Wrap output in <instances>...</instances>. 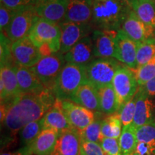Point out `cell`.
Instances as JSON below:
<instances>
[{
  "label": "cell",
  "mask_w": 155,
  "mask_h": 155,
  "mask_svg": "<svg viewBox=\"0 0 155 155\" xmlns=\"http://www.w3.org/2000/svg\"><path fill=\"white\" fill-rule=\"evenodd\" d=\"M139 86H144L155 76V55L148 63L134 70Z\"/></svg>",
  "instance_id": "33"
},
{
  "label": "cell",
  "mask_w": 155,
  "mask_h": 155,
  "mask_svg": "<svg viewBox=\"0 0 155 155\" xmlns=\"http://www.w3.org/2000/svg\"><path fill=\"white\" fill-rule=\"evenodd\" d=\"M66 63L86 66L96 58L92 36L85 37L63 55Z\"/></svg>",
  "instance_id": "17"
},
{
  "label": "cell",
  "mask_w": 155,
  "mask_h": 155,
  "mask_svg": "<svg viewBox=\"0 0 155 155\" xmlns=\"http://www.w3.org/2000/svg\"><path fill=\"white\" fill-rule=\"evenodd\" d=\"M65 63L66 62L63 55L58 52L42 57L40 61L32 68L43 86L53 91L56 80Z\"/></svg>",
  "instance_id": "7"
},
{
  "label": "cell",
  "mask_w": 155,
  "mask_h": 155,
  "mask_svg": "<svg viewBox=\"0 0 155 155\" xmlns=\"http://www.w3.org/2000/svg\"><path fill=\"white\" fill-rule=\"evenodd\" d=\"M116 58H96L86 65L88 82L97 90L112 84L114 77L121 63Z\"/></svg>",
  "instance_id": "4"
},
{
  "label": "cell",
  "mask_w": 155,
  "mask_h": 155,
  "mask_svg": "<svg viewBox=\"0 0 155 155\" xmlns=\"http://www.w3.org/2000/svg\"><path fill=\"white\" fill-rule=\"evenodd\" d=\"M60 27L61 36L59 53L63 55H65L85 37L91 35L94 30L91 23L63 22L60 24Z\"/></svg>",
  "instance_id": "9"
},
{
  "label": "cell",
  "mask_w": 155,
  "mask_h": 155,
  "mask_svg": "<svg viewBox=\"0 0 155 155\" xmlns=\"http://www.w3.org/2000/svg\"><path fill=\"white\" fill-rule=\"evenodd\" d=\"M81 147L84 150L86 155H106L101 145L98 143L81 139Z\"/></svg>",
  "instance_id": "38"
},
{
  "label": "cell",
  "mask_w": 155,
  "mask_h": 155,
  "mask_svg": "<svg viewBox=\"0 0 155 155\" xmlns=\"http://www.w3.org/2000/svg\"><path fill=\"white\" fill-rule=\"evenodd\" d=\"M45 129H53L60 133L72 128L63 111L61 100L56 98L53 106L43 116Z\"/></svg>",
  "instance_id": "24"
},
{
  "label": "cell",
  "mask_w": 155,
  "mask_h": 155,
  "mask_svg": "<svg viewBox=\"0 0 155 155\" xmlns=\"http://www.w3.org/2000/svg\"><path fill=\"white\" fill-rule=\"evenodd\" d=\"M15 70L21 94H36L46 88L32 67H23L16 65Z\"/></svg>",
  "instance_id": "20"
},
{
  "label": "cell",
  "mask_w": 155,
  "mask_h": 155,
  "mask_svg": "<svg viewBox=\"0 0 155 155\" xmlns=\"http://www.w3.org/2000/svg\"><path fill=\"white\" fill-rule=\"evenodd\" d=\"M62 108L71 127L82 131L94 121L93 111L70 99L61 100Z\"/></svg>",
  "instance_id": "12"
},
{
  "label": "cell",
  "mask_w": 155,
  "mask_h": 155,
  "mask_svg": "<svg viewBox=\"0 0 155 155\" xmlns=\"http://www.w3.org/2000/svg\"><path fill=\"white\" fill-rule=\"evenodd\" d=\"M133 155H140V154H137V153H134Z\"/></svg>",
  "instance_id": "45"
},
{
  "label": "cell",
  "mask_w": 155,
  "mask_h": 155,
  "mask_svg": "<svg viewBox=\"0 0 155 155\" xmlns=\"http://www.w3.org/2000/svg\"><path fill=\"white\" fill-rule=\"evenodd\" d=\"M12 55L16 65L28 68L35 66L42 58L39 48L29 36L12 42Z\"/></svg>",
  "instance_id": "10"
},
{
  "label": "cell",
  "mask_w": 155,
  "mask_h": 155,
  "mask_svg": "<svg viewBox=\"0 0 155 155\" xmlns=\"http://www.w3.org/2000/svg\"><path fill=\"white\" fill-rule=\"evenodd\" d=\"M131 10L123 0H94L91 24L94 29L118 31Z\"/></svg>",
  "instance_id": "2"
},
{
  "label": "cell",
  "mask_w": 155,
  "mask_h": 155,
  "mask_svg": "<svg viewBox=\"0 0 155 155\" xmlns=\"http://www.w3.org/2000/svg\"><path fill=\"white\" fill-rule=\"evenodd\" d=\"M101 145L106 155H121L119 139L104 137Z\"/></svg>",
  "instance_id": "36"
},
{
  "label": "cell",
  "mask_w": 155,
  "mask_h": 155,
  "mask_svg": "<svg viewBox=\"0 0 155 155\" xmlns=\"http://www.w3.org/2000/svg\"><path fill=\"white\" fill-rule=\"evenodd\" d=\"M134 153L140 155H154L152 149L150 145L144 142H138Z\"/></svg>",
  "instance_id": "40"
},
{
  "label": "cell",
  "mask_w": 155,
  "mask_h": 155,
  "mask_svg": "<svg viewBox=\"0 0 155 155\" xmlns=\"http://www.w3.org/2000/svg\"><path fill=\"white\" fill-rule=\"evenodd\" d=\"M132 11L141 21L155 28V2L152 0H136Z\"/></svg>",
  "instance_id": "25"
},
{
  "label": "cell",
  "mask_w": 155,
  "mask_h": 155,
  "mask_svg": "<svg viewBox=\"0 0 155 155\" xmlns=\"http://www.w3.org/2000/svg\"><path fill=\"white\" fill-rule=\"evenodd\" d=\"M53 91L45 88L36 94H21L13 101L2 127L8 133L7 138L14 137L30 122L43 117L56 101Z\"/></svg>",
  "instance_id": "1"
},
{
  "label": "cell",
  "mask_w": 155,
  "mask_h": 155,
  "mask_svg": "<svg viewBox=\"0 0 155 155\" xmlns=\"http://www.w3.org/2000/svg\"><path fill=\"white\" fill-rule=\"evenodd\" d=\"M122 124L119 114L110 115L103 119L101 132L104 137L119 139L121 134Z\"/></svg>",
  "instance_id": "29"
},
{
  "label": "cell",
  "mask_w": 155,
  "mask_h": 155,
  "mask_svg": "<svg viewBox=\"0 0 155 155\" xmlns=\"http://www.w3.org/2000/svg\"><path fill=\"white\" fill-rule=\"evenodd\" d=\"M28 36L38 48L43 44H48L53 53L60 51L61 30L59 24L39 18Z\"/></svg>",
  "instance_id": "6"
},
{
  "label": "cell",
  "mask_w": 155,
  "mask_h": 155,
  "mask_svg": "<svg viewBox=\"0 0 155 155\" xmlns=\"http://www.w3.org/2000/svg\"><path fill=\"white\" fill-rule=\"evenodd\" d=\"M98 91L99 95L101 111L104 114L111 115L119 111V106L112 84L98 89Z\"/></svg>",
  "instance_id": "26"
},
{
  "label": "cell",
  "mask_w": 155,
  "mask_h": 155,
  "mask_svg": "<svg viewBox=\"0 0 155 155\" xmlns=\"http://www.w3.org/2000/svg\"><path fill=\"white\" fill-rule=\"evenodd\" d=\"M39 18L34 5L19 9L13 17L5 33L12 42L17 41L29 35Z\"/></svg>",
  "instance_id": "8"
},
{
  "label": "cell",
  "mask_w": 155,
  "mask_h": 155,
  "mask_svg": "<svg viewBox=\"0 0 155 155\" xmlns=\"http://www.w3.org/2000/svg\"><path fill=\"white\" fill-rule=\"evenodd\" d=\"M94 0H69L64 22L91 23Z\"/></svg>",
  "instance_id": "22"
},
{
  "label": "cell",
  "mask_w": 155,
  "mask_h": 155,
  "mask_svg": "<svg viewBox=\"0 0 155 155\" xmlns=\"http://www.w3.org/2000/svg\"><path fill=\"white\" fill-rule=\"evenodd\" d=\"M70 100L91 111H101L98 91L89 82L80 86Z\"/></svg>",
  "instance_id": "23"
},
{
  "label": "cell",
  "mask_w": 155,
  "mask_h": 155,
  "mask_svg": "<svg viewBox=\"0 0 155 155\" xmlns=\"http://www.w3.org/2000/svg\"><path fill=\"white\" fill-rule=\"evenodd\" d=\"M81 149L80 131L72 127L60 133L52 155H81Z\"/></svg>",
  "instance_id": "19"
},
{
  "label": "cell",
  "mask_w": 155,
  "mask_h": 155,
  "mask_svg": "<svg viewBox=\"0 0 155 155\" xmlns=\"http://www.w3.org/2000/svg\"><path fill=\"white\" fill-rule=\"evenodd\" d=\"M138 142H144L150 145L155 154V120L136 129Z\"/></svg>",
  "instance_id": "30"
},
{
  "label": "cell",
  "mask_w": 155,
  "mask_h": 155,
  "mask_svg": "<svg viewBox=\"0 0 155 155\" xmlns=\"http://www.w3.org/2000/svg\"><path fill=\"white\" fill-rule=\"evenodd\" d=\"M1 155H32V153H31L30 145H29V146L22 147L20 150L15 151V152H5Z\"/></svg>",
  "instance_id": "42"
},
{
  "label": "cell",
  "mask_w": 155,
  "mask_h": 155,
  "mask_svg": "<svg viewBox=\"0 0 155 155\" xmlns=\"http://www.w3.org/2000/svg\"><path fill=\"white\" fill-rule=\"evenodd\" d=\"M141 87L147 95L155 97V76Z\"/></svg>",
  "instance_id": "41"
},
{
  "label": "cell",
  "mask_w": 155,
  "mask_h": 155,
  "mask_svg": "<svg viewBox=\"0 0 155 155\" xmlns=\"http://www.w3.org/2000/svg\"><path fill=\"white\" fill-rule=\"evenodd\" d=\"M136 101H137V97L135 95L119 110L120 119H121L123 127H126L132 124L135 114Z\"/></svg>",
  "instance_id": "35"
},
{
  "label": "cell",
  "mask_w": 155,
  "mask_h": 155,
  "mask_svg": "<svg viewBox=\"0 0 155 155\" xmlns=\"http://www.w3.org/2000/svg\"><path fill=\"white\" fill-rule=\"evenodd\" d=\"M18 10L11 9L0 3V30L1 32H5L10 24L13 17Z\"/></svg>",
  "instance_id": "37"
},
{
  "label": "cell",
  "mask_w": 155,
  "mask_h": 155,
  "mask_svg": "<svg viewBox=\"0 0 155 155\" xmlns=\"http://www.w3.org/2000/svg\"><path fill=\"white\" fill-rule=\"evenodd\" d=\"M152 1L154 2H155V0H152Z\"/></svg>",
  "instance_id": "46"
},
{
  "label": "cell",
  "mask_w": 155,
  "mask_h": 155,
  "mask_svg": "<svg viewBox=\"0 0 155 155\" xmlns=\"http://www.w3.org/2000/svg\"><path fill=\"white\" fill-rule=\"evenodd\" d=\"M120 30L137 43L155 41V28L141 21L132 10L126 17Z\"/></svg>",
  "instance_id": "11"
},
{
  "label": "cell",
  "mask_w": 155,
  "mask_h": 155,
  "mask_svg": "<svg viewBox=\"0 0 155 155\" xmlns=\"http://www.w3.org/2000/svg\"><path fill=\"white\" fill-rule=\"evenodd\" d=\"M12 42L8 38L5 32L0 34V61L1 65L6 64L15 63L12 55Z\"/></svg>",
  "instance_id": "34"
},
{
  "label": "cell",
  "mask_w": 155,
  "mask_h": 155,
  "mask_svg": "<svg viewBox=\"0 0 155 155\" xmlns=\"http://www.w3.org/2000/svg\"><path fill=\"white\" fill-rule=\"evenodd\" d=\"M45 129L44 119L36 120L29 123L19 131V136L22 147L29 146Z\"/></svg>",
  "instance_id": "28"
},
{
  "label": "cell",
  "mask_w": 155,
  "mask_h": 155,
  "mask_svg": "<svg viewBox=\"0 0 155 155\" xmlns=\"http://www.w3.org/2000/svg\"><path fill=\"white\" fill-rule=\"evenodd\" d=\"M60 132L53 129H45L30 145L32 155H52L59 138Z\"/></svg>",
  "instance_id": "21"
},
{
  "label": "cell",
  "mask_w": 155,
  "mask_h": 155,
  "mask_svg": "<svg viewBox=\"0 0 155 155\" xmlns=\"http://www.w3.org/2000/svg\"><path fill=\"white\" fill-rule=\"evenodd\" d=\"M81 155H86V154L84 152V150H83L82 148L81 149Z\"/></svg>",
  "instance_id": "44"
},
{
  "label": "cell",
  "mask_w": 155,
  "mask_h": 155,
  "mask_svg": "<svg viewBox=\"0 0 155 155\" xmlns=\"http://www.w3.org/2000/svg\"><path fill=\"white\" fill-rule=\"evenodd\" d=\"M118 31L94 29L91 36L96 58H116Z\"/></svg>",
  "instance_id": "15"
},
{
  "label": "cell",
  "mask_w": 155,
  "mask_h": 155,
  "mask_svg": "<svg viewBox=\"0 0 155 155\" xmlns=\"http://www.w3.org/2000/svg\"><path fill=\"white\" fill-rule=\"evenodd\" d=\"M88 82L86 66L66 63L56 80L53 92L58 99H71L80 86Z\"/></svg>",
  "instance_id": "3"
},
{
  "label": "cell",
  "mask_w": 155,
  "mask_h": 155,
  "mask_svg": "<svg viewBox=\"0 0 155 155\" xmlns=\"http://www.w3.org/2000/svg\"><path fill=\"white\" fill-rule=\"evenodd\" d=\"M16 64L1 65L0 70V96L1 104L10 106L15 98L21 94L17 82Z\"/></svg>",
  "instance_id": "13"
},
{
  "label": "cell",
  "mask_w": 155,
  "mask_h": 155,
  "mask_svg": "<svg viewBox=\"0 0 155 155\" xmlns=\"http://www.w3.org/2000/svg\"><path fill=\"white\" fill-rule=\"evenodd\" d=\"M139 43L129 38L121 30H119L116 36V56L118 60L130 68H137V53Z\"/></svg>",
  "instance_id": "16"
},
{
  "label": "cell",
  "mask_w": 155,
  "mask_h": 155,
  "mask_svg": "<svg viewBox=\"0 0 155 155\" xmlns=\"http://www.w3.org/2000/svg\"><path fill=\"white\" fill-rule=\"evenodd\" d=\"M123 1L124 2L127 4V5L129 6L131 9H132V6L134 5V3L135 2L136 0H123Z\"/></svg>",
  "instance_id": "43"
},
{
  "label": "cell",
  "mask_w": 155,
  "mask_h": 155,
  "mask_svg": "<svg viewBox=\"0 0 155 155\" xmlns=\"http://www.w3.org/2000/svg\"><path fill=\"white\" fill-rule=\"evenodd\" d=\"M137 143L136 128L132 124L123 127L119 137L121 155H132L135 152Z\"/></svg>",
  "instance_id": "27"
},
{
  "label": "cell",
  "mask_w": 155,
  "mask_h": 155,
  "mask_svg": "<svg viewBox=\"0 0 155 155\" xmlns=\"http://www.w3.org/2000/svg\"><path fill=\"white\" fill-rule=\"evenodd\" d=\"M69 0H35V9L40 18L56 24L64 22Z\"/></svg>",
  "instance_id": "14"
},
{
  "label": "cell",
  "mask_w": 155,
  "mask_h": 155,
  "mask_svg": "<svg viewBox=\"0 0 155 155\" xmlns=\"http://www.w3.org/2000/svg\"><path fill=\"white\" fill-rule=\"evenodd\" d=\"M136 110L132 124L136 129L153 121L154 119V104L150 96L147 95L142 87L139 86L136 94Z\"/></svg>",
  "instance_id": "18"
},
{
  "label": "cell",
  "mask_w": 155,
  "mask_h": 155,
  "mask_svg": "<svg viewBox=\"0 0 155 155\" xmlns=\"http://www.w3.org/2000/svg\"><path fill=\"white\" fill-rule=\"evenodd\" d=\"M155 55V41L139 43L137 53V68L148 63Z\"/></svg>",
  "instance_id": "32"
},
{
  "label": "cell",
  "mask_w": 155,
  "mask_h": 155,
  "mask_svg": "<svg viewBox=\"0 0 155 155\" xmlns=\"http://www.w3.org/2000/svg\"><path fill=\"white\" fill-rule=\"evenodd\" d=\"M35 2V0H0V3L14 10H19L28 6L33 5Z\"/></svg>",
  "instance_id": "39"
},
{
  "label": "cell",
  "mask_w": 155,
  "mask_h": 155,
  "mask_svg": "<svg viewBox=\"0 0 155 155\" xmlns=\"http://www.w3.org/2000/svg\"><path fill=\"white\" fill-rule=\"evenodd\" d=\"M102 121L103 120L101 119L94 120V121L84 130L80 131L81 139L86 141L98 143L101 144L102 139L104 138L101 132Z\"/></svg>",
  "instance_id": "31"
},
{
  "label": "cell",
  "mask_w": 155,
  "mask_h": 155,
  "mask_svg": "<svg viewBox=\"0 0 155 155\" xmlns=\"http://www.w3.org/2000/svg\"><path fill=\"white\" fill-rule=\"evenodd\" d=\"M112 86L115 91L120 110L135 96L139 89L134 70L121 64L114 75Z\"/></svg>",
  "instance_id": "5"
}]
</instances>
